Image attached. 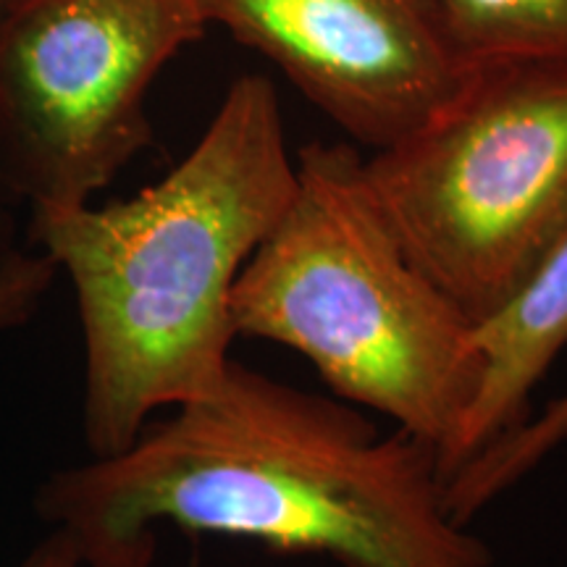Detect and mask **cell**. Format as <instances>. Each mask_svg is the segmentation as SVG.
I'll use <instances>...</instances> for the list:
<instances>
[{
    "instance_id": "obj_9",
    "label": "cell",
    "mask_w": 567,
    "mask_h": 567,
    "mask_svg": "<svg viewBox=\"0 0 567 567\" xmlns=\"http://www.w3.org/2000/svg\"><path fill=\"white\" fill-rule=\"evenodd\" d=\"M567 444V392L517 429L494 439L444 478V505L452 520L467 528L486 505L513 488L551 452Z\"/></svg>"
},
{
    "instance_id": "obj_5",
    "label": "cell",
    "mask_w": 567,
    "mask_h": 567,
    "mask_svg": "<svg viewBox=\"0 0 567 567\" xmlns=\"http://www.w3.org/2000/svg\"><path fill=\"white\" fill-rule=\"evenodd\" d=\"M205 32L195 0H13L0 13V172L27 210L111 187L153 142L155 76Z\"/></svg>"
},
{
    "instance_id": "obj_13",
    "label": "cell",
    "mask_w": 567,
    "mask_h": 567,
    "mask_svg": "<svg viewBox=\"0 0 567 567\" xmlns=\"http://www.w3.org/2000/svg\"><path fill=\"white\" fill-rule=\"evenodd\" d=\"M13 3V0H0V13H3L6 9H9V6Z\"/></svg>"
},
{
    "instance_id": "obj_7",
    "label": "cell",
    "mask_w": 567,
    "mask_h": 567,
    "mask_svg": "<svg viewBox=\"0 0 567 567\" xmlns=\"http://www.w3.org/2000/svg\"><path fill=\"white\" fill-rule=\"evenodd\" d=\"M484 381L450 473L520 425L538 381L567 347V239L499 316L478 326ZM446 473V476H450Z\"/></svg>"
},
{
    "instance_id": "obj_8",
    "label": "cell",
    "mask_w": 567,
    "mask_h": 567,
    "mask_svg": "<svg viewBox=\"0 0 567 567\" xmlns=\"http://www.w3.org/2000/svg\"><path fill=\"white\" fill-rule=\"evenodd\" d=\"M463 59H567V0H436Z\"/></svg>"
},
{
    "instance_id": "obj_10",
    "label": "cell",
    "mask_w": 567,
    "mask_h": 567,
    "mask_svg": "<svg viewBox=\"0 0 567 567\" xmlns=\"http://www.w3.org/2000/svg\"><path fill=\"white\" fill-rule=\"evenodd\" d=\"M59 268L38 247H21L0 260V334L30 323L51 292Z\"/></svg>"
},
{
    "instance_id": "obj_12",
    "label": "cell",
    "mask_w": 567,
    "mask_h": 567,
    "mask_svg": "<svg viewBox=\"0 0 567 567\" xmlns=\"http://www.w3.org/2000/svg\"><path fill=\"white\" fill-rule=\"evenodd\" d=\"M17 567H84L76 551L74 542L63 534V530L53 528L42 542L27 551V557L21 559Z\"/></svg>"
},
{
    "instance_id": "obj_6",
    "label": "cell",
    "mask_w": 567,
    "mask_h": 567,
    "mask_svg": "<svg viewBox=\"0 0 567 567\" xmlns=\"http://www.w3.org/2000/svg\"><path fill=\"white\" fill-rule=\"evenodd\" d=\"M208 27L260 53L358 145L381 151L463 80L436 0H195Z\"/></svg>"
},
{
    "instance_id": "obj_11",
    "label": "cell",
    "mask_w": 567,
    "mask_h": 567,
    "mask_svg": "<svg viewBox=\"0 0 567 567\" xmlns=\"http://www.w3.org/2000/svg\"><path fill=\"white\" fill-rule=\"evenodd\" d=\"M24 208L27 205L19 200V195L13 193L11 184L0 172V260L27 247V221L21 216Z\"/></svg>"
},
{
    "instance_id": "obj_2",
    "label": "cell",
    "mask_w": 567,
    "mask_h": 567,
    "mask_svg": "<svg viewBox=\"0 0 567 567\" xmlns=\"http://www.w3.org/2000/svg\"><path fill=\"white\" fill-rule=\"evenodd\" d=\"M295 189L274 82L245 74L161 182L130 200L27 210V245L76 295L92 457L126 450L155 410L221 384L237 339L234 284Z\"/></svg>"
},
{
    "instance_id": "obj_4",
    "label": "cell",
    "mask_w": 567,
    "mask_h": 567,
    "mask_svg": "<svg viewBox=\"0 0 567 567\" xmlns=\"http://www.w3.org/2000/svg\"><path fill=\"white\" fill-rule=\"evenodd\" d=\"M363 174L410 260L488 323L567 239V59L471 61Z\"/></svg>"
},
{
    "instance_id": "obj_1",
    "label": "cell",
    "mask_w": 567,
    "mask_h": 567,
    "mask_svg": "<svg viewBox=\"0 0 567 567\" xmlns=\"http://www.w3.org/2000/svg\"><path fill=\"white\" fill-rule=\"evenodd\" d=\"M34 509L84 567H153L163 523L344 567H492L446 513L431 446L234 358L126 450L48 476Z\"/></svg>"
},
{
    "instance_id": "obj_3",
    "label": "cell",
    "mask_w": 567,
    "mask_h": 567,
    "mask_svg": "<svg viewBox=\"0 0 567 567\" xmlns=\"http://www.w3.org/2000/svg\"><path fill=\"white\" fill-rule=\"evenodd\" d=\"M297 189L237 276V337L302 354L339 400L431 446L442 478L484 381L478 326L417 268L347 142L297 153Z\"/></svg>"
}]
</instances>
